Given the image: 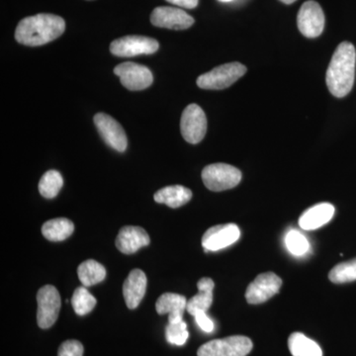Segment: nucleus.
I'll use <instances>...</instances> for the list:
<instances>
[{
	"label": "nucleus",
	"instance_id": "nucleus-4",
	"mask_svg": "<svg viewBox=\"0 0 356 356\" xmlns=\"http://www.w3.org/2000/svg\"><path fill=\"white\" fill-rule=\"evenodd\" d=\"M204 184L212 191H224L234 188L242 180V172L235 166L227 163H214L204 168Z\"/></svg>",
	"mask_w": 356,
	"mask_h": 356
},
{
	"label": "nucleus",
	"instance_id": "nucleus-11",
	"mask_svg": "<svg viewBox=\"0 0 356 356\" xmlns=\"http://www.w3.org/2000/svg\"><path fill=\"white\" fill-rule=\"evenodd\" d=\"M114 74L120 77L121 83L129 90L137 91L146 89L154 81L153 74L147 67L135 63H123L117 65Z\"/></svg>",
	"mask_w": 356,
	"mask_h": 356
},
{
	"label": "nucleus",
	"instance_id": "nucleus-23",
	"mask_svg": "<svg viewBox=\"0 0 356 356\" xmlns=\"http://www.w3.org/2000/svg\"><path fill=\"white\" fill-rule=\"evenodd\" d=\"M77 274L83 286L89 287L98 284L105 280L106 269L99 262L89 259L79 266Z\"/></svg>",
	"mask_w": 356,
	"mask_h": 356
},
{
	"label": "nucleus",
	"instance_id": "nucleus-15",
	"mask_svg": "<svg viewBox=\"0 0 356 356\" xmlns=\"http://www.w3.org/2000/svg\"><path fill=\"white\" fill-rule=\"evenodd\" d=\"M149 243V236L140 227H124L119 232L116 238V247L126 254H134L140 248L147 247Z\"/></svg>",
	"mask_w": 356,
	"mask_h": 356
},
{
	"label": "nucleus",
	"instance_id": "nucleus-2",
	"mask_svg": "<svg viewBox=\"0 0 356 356\" xmlns=\"http://www.w3.org/2000/svg\"><path fill=\"white\" fill-rule=\"evenodd\" d=\"M356 51L350 42H343L332 56L327 72V86L336 97H344L355 83Z\"/></svg>",
	"mask_w": 356,
	"mask_h": 356
},
{
	"label": "nucleus",
	"instance_id": "nucleus-18",
	"mask_svg": "<svg viewBox=\"0 0 356 356\" xmlns=\"http://www.w3.org/2000/svg\"><path fill=\"white\" fill-rule=\"evenodd\" d=\"M334 215V207L332 204H317L302 214L299 219V226L306 231L317 229L331 221Z\"/></svg>",
	"mask_w": 356,
	"mask_h": 356
},
{
	"label": "nucleus",
	"instance_id": "nucleus-1",
	"mask_svg": "<svg viewBox=\"0 0 356 356\" xmlns=\"http://www.w3.org/2000/svg\"><path fill=\"white\" fill-rule=\"evenodd\" d=\"M65 23L54 14H37L21 20L15 31L18 43L37 47L50 43L65 32Z\"/></svg>",
	"mask_w": 356,
	"mask_h": 356
},
{
	"label": "nucleus",
	"instance_id": "nucleus-9",
	"mask_svg": "<svg viewBox=\"0 0 356 356\" xmlns=\"http://www.w3.org/2000/svg\"><path fill=\"white\" fill-rule=\"evenodd\" d=\"M300 32L307 38H317L324 31L325 15L322 7L314 0L306 1L297 16Z\"/></svg>",
	"mask_w": 356,
	"mask_h": 356
},
{
	"label": "nucleus",
	"instance_id": "nucleus-22",
	"mask_svg": "<svg viewBox=\"0 0 356 356\" xmlns=\"http://www.w3.org/2000/svg\"><path fill=\"white\" fill-rule=\"evenodd\" d=\"M288 348L293 356H323L321 346L302 332H293L288 339Z\"/></svg>",
	"mask_w": 356,
	"mask_h": 356
},
{
	"label": "nucleus",
	"instance_id": "nucleus-5",
	"mask_svg": "<svg viewBox=\"0 0 356 356\" xmlns=\"http://www.w3.org/2000/svg\"><path fill=\"white\" fill-rule=\"evenodd\" d=\"M252 341L247 337L233 336L208 341L200 346L198 356H247L252 350Z\"/></svg>",
	"mask_w": 356,
	"mask_h": 356
},
{
	"label": "nucleus",
	"instance_id": "nucleus-29",
	"mask_svg": "<svg viewBox=\"0 0 356 356\" xmlns=\"http://www.w3.org/2000/svg\"><path fill=\"white\" fill-rule=\"evenodd\" d=\"M84 348L79 341H65L58 348V356H83Z\"/></svg>",
	"mask_w": 356,
	"mask_h": 356
},
{
	"label": "nucleus",
	"instance_id": "nucleus-13",
	"mask_svg": "<svg viewBox=\"0 0 356 356\" xmlns=\"http://www.w3.org/2000/svg\"><path fill=\"white\" fill-rule=\"evenodd\" d=\"M241 231L235 224L218 225L208 229L202 238L205 252H217L228 248L240 238Z\"/></svg>",
	"mask_w": 356,
	"mask_h": 356
},
{
	"label": "nucleus",
	"instance_id": "nucleus-27",
	"mask_svg": "<svg viewBox=\"0 0 356 356\" xmlns=\"http://www.w3.org/2000/svg\"><path fill=\"white\" fill-rule=\"evenodd\" d=\"M285 243L288 250L296 257L307 254L310 248L308 240L298 231H290L285 238Z\"/></svg>",
	"mask_w": 356,
	"mask_h": 356
},
{
	"label": "nucleus",
	"instance_id": "nucleus-19",
	"mask_svg": "<svg viewBox=\"0 0 356 356\" xmlns=\"http://www.w3.org/2000/svg\"><path fill=\"white\" fill-rule=\"evenodd\" d=\"M214 281L211 278L203 277L198 281V294L187 301L186 310L194 316L198 312H207L213 303Z\"/></svg>",
	"mask_w": 356,
	"mask_h": 356
},
{
	"label": "nucleus",
	"instance_id": "nucleus-21",
	"mask_svg": "<svg viewBox=\"0 0 356 356\" xmlns=\"http://www.w3.org/2000/svg\"><path fill=\"white\" fill-rule=\"evenodd\" d=\"M74 231V222L65 218L50 220L42 227V234L51 242H62L72 235Z\"/></svg>",
	"mask_w": 356,
	"mask_h": 356
},
{
	"label": "nucleus",
	"instance_id": "nucleus-32",
	"mask_svg": "<svg viewBox=\"0 0 356 356\" xmlns=\"http://www.w3.org/2000/svg\"><path fill=\"white\" fill-rule=\"evenodd\" d=\"M280 1L285 4H292L294 3L296 0H280Z\"/></svg>",
	"mask_w": 356,
	"mask_h": 356
},
{
	"label": "nucleus",
	"instance_id": "nucleus-30",
	"mask_svg": "<svg viewBox=\"0 0 356 356\" xmlns=\"http://www.w3.org/2000/svg\"><path fill=\"white\" fill-rule=\"evenodd\" d=\"M196 323L199 325L201 330L205 332H212L214 331V323L208 317L206 312H198L194 315Z\"/></svg>",
	"mask_w": 356,
	"mask_h": 356
},
{
	"label": "nucleus",
	"instance_id": "nucleus-26",
	"mask_svg": "<svg viewBox=\"0 0 356 356\" xmlns=\"http://www.w3.org/2000/svg\"><path fill=\"white\" fill-rule=\"evenodd\" d=\"M329 280L336 284L356 280V259L337 264L329 273Z\"/></svg>",
	"mask_w": 356,
	"mask_h": 356
},
{
	"label": "nucleus",
	"instance_id": "nucleus-10",
	"mask_svg": "<svg viewBox=\"0 0 356 356\" xmlns=\"http://www.w3.org/2000/svg\"><path fill=\"white\" fill-rule=\"evenodd\" d=\"M281 286L282 280L280 276L273 273L259 274L250 285L245 292V299L248 303L252 305L264 303L267 300L277 294Z\"/></svg>",
	"mask_w": 356,
	"mask_h": 356
},
{
	"label": "nucleus",
	"instance_id": "nucleus-16",
	"mask_svg": "<svg viewBox=\"0 0 356 356\" xmlns=\"http://www.w3.org/2000/svg\"><path fill=\"white\" fill-rule=\"evenodd\" d=\"M147 280L140 269H134L123 285V295L129 309H136L146 294Z\"/></svg>",
	"mask_w": 356,
	"mask_h": 356
},
{
	"label": "nucleus",
	"instance_id": "nucleus-20",
	"mask_svg": "<svg viewBox=\"0 0 356 356\" xmlns=\"http://www.w3.org/2000/svg\"><path fill=\"white\" fill-rule=\"evenodd\" d=\"M154 198L156 202L165 204L168 207L179 208L191 200L192 192L181 185H172L159 189Z\"/></svg>",
	"mask_w": 356,
	"mask_h": 356
},
{
	"label": "nucleus",
	"instance_id": "nucleus-28",
	"mask_svg": "<svg viewBox=\"0 0 356 356\" xmlns=\"http://www.w3.org/2000/svg\"><path fill=\"white\" fill-rule=\"evenodd\" d=\"M165 336L168 343L175 344V346H184L189 337L186 323L184 321L175 323V324L168 323L165 330Z\"/></svg>",
	"mask_w": 356,
	"mask_h": 356
},
{
	"label": "nucleus",
	"instance_id": "nucleus-3",
	"mask_svg": "<svg viewBox=\"0 0 356 356\" xmlns=\"http://www.w3.org/2000/svg\"><path fill=\"white\" fill-rule=\"evenodd\" d=\"M247 67L241 63H229L215 67L197 79V86L202 89L221 90L228 88L232 84L245 76Z\"/></svg>",
	"mask_w": 356,
	"mask_h": 356
},
{
	"label": "nucleus",
	"instance_id": "nucleus-31",
	"mask_svg": "<svg viewBox=\"0 0 356 356\" xmlns=\"http://www.w3.org/2000/svg\"><path fill=\"white\" fill-rule=\"evenodd\" d=\"M166 1L184 8L192 9L198 6L199 0H166Z\"/></svg>",
	"mask_w": 356,
	"mask_h": 356
},
{
	"label": "nucleus",
	"instance_id": "nucleus-24",
	"mask_svg": "<svg viewBox=\"0 0 356 356\" xmlns=\"http://www.w3.org/2000/svg\"><path fill=\"white\" fill-rule=\"evenodd\" d=\"M64 180L57 170H49L44 173L39 182V191L44 198H55L62 189Z\"/></svg>",
	"mask_w": 356,
	"mask_h": 356
},
{
	"label": "nucleus",
	"instance_id": "nucleus-25",
	"mask_svg": "<svg viewBox=\"0 0 356 356\" xmlns=\"http://www.w3.org/2000/svg\"><path fill=\"white\" fill-rule=\"evenodd\" d=\"M74 310L79 316H86L95 309L96 299L89 293L86 286L74 290L72 298Z\"/></svg>",
	"mask_w": 356,
	"mask_h": 356
},
{
	"label": "nucleus",
	"instance_id": "nucleus-7",
	"mask_svg": "<svg viewBox=\"0 0 356 356\" xmlns=\"http://www.w3.org/2000/svg\"><path fill=\"white\" fill-rule=\"evenodd\" d=\"M159 42L144 36H126L115 40L110 44V51L117 57H135L151 55L159 50Z\"/></svg>",
	"mask_w": 356,
	"mask_h": 356
},
{
	"label": "nucleus",
	"instance_id": "nucleus-6",
	"mask_svg": "<svg viewBox=\"0 0 356 356\" xmlns=\"http://www.w3.org/2000/svg\"><path fill=\"white\" fill-rule=\"evenodd\" d=\"M38 313L37 322L41 329H49L57 322L60 309V296L57 288L46 285L37 294Z\"/></svg>",
	"mask_w": 356,
	"mask_h": 356
},
{
	"label": "nucleus",
	"instance_id": "nucleus-14",
	"mask_svg": "<svg viewBox=\"0 0 356 356\" xmlns=\"http://www.w3.org/2000/svg\"><path fill=\"white\" fill-rule=\"evenodd\" d=\"M152 24L172 30H185L194 24V18L184 10L175 7H156L151 15Z\"/></svg>",
	"mask_w": 356,
	"mask_h": 356
},
{
	"label": "nucleus",
	"instance_id": "nucleus-8",
	"mask_svg": "<svg viewBox=\"0 0 356 356\" xmlns=\"http://www.w3.org/2000/svg\"><path fill=\"white\" fill-rule=\"evenodd\" d=\"M182 137L191 144H198L204 139L207 131V119L202 108L197 104H191L184 109L180 121Z\"/></svg>",
	"mask_w": 356,
	"mask_h": 356
},
{
	"label": "nucleus",
	"instance_id": "nucleus-33",
	"mask_svg": "<svg viewBox=\"0 0 356 356\" xmlns=\"http://www.w3.org/2000/svg\"><path fill=\"white\" fill-rule=\"evenodd\" d=\"M219 1H221V2H231V1H233V0H219Z\"/></svg>",
	"mask_w": 356,
	"mask_h": 356
},
{
	"label": "nucleus",
	"instance_id": "nucleus-17",
	"mask_svg": "<svg viewBox=\"0 0 356 356\" xmlns=\"http://www.w3.org/2000/svg\"><path fill=\"white\" fill-rule=\"evenodd\" d=\"M186 298L175 293H165L159 297L156 304V312L159 315L168 314L170 324L184 321V313L186 310Z\"/></svg>",
	"mask_w": 356,
	"mask_h": 356
},
{
	"label": "nucleus",
	"instance_id": "nucleus-12",
	"mask_svg": "<svg viewBox=\"0 0 356 356\" xmlns=\"http://www.w3.org/2000/svg\"><path fill=\"white\" fill-rule=\"evenodd\" d=\"M95 123L98 132L104 142L112 149L123 153L128 146L125 131L111 116L105 113H98L95 116Z\"/></svg>",
	"mask_w": 356,
	"mask_h": 356
}]
</instances>
